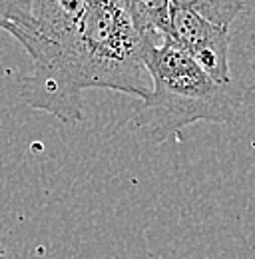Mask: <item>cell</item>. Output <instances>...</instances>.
I'll return each mask as SVG.
<instances>
[{"instance_id": "1", "label": "cell", "mask_w": 255, "mask_h": 259, "mask_svg": "<svg viewBox=\"0 0 255 259\" xmlns=\"http://www.w3.org/2000/svg\"><path fill=\"white\" fill-rule=\"evenodd\" d=\"M20 44L32 58L20 96L64 124L82 120V92L88 88L124 92L142 102L152 92L144 40L108 0H88L78 16L36 18Z\"/></svg>"}, {"instance_id": "2", "label": "cell", "mask_w": 255, "mask_h": 259, "mask_svg": "<svg viewBox=\"0 0 255 259\" xmlns=\"http://www.w3.org/2000/svg\"><path fill=\"white\" fill-rule=\"evenodd\" d=\"M144 60L152 80V92L134 120L150 130L158 142L178 138L195 122L229 124L235 118V102L229 86L211 80L172 40L144 42Z\"/></svg>"}, {"instance_id": "3", "label": "cell", "mask_w": 255, "mask_h": 259, "mask_svg": "<svg viewBox=\"0 0 255 259\" xmlns=\"http://www.w3.org/2000/svg\"><path fill=\"white\" fill-rule=\"evenodd\" d=\"M169 36L211 80L222 86L231 84L229 28L218 26L188 10L172 8Z\"/></svg>"}, {"instance_id": "4", "label": "cell", "mask_w": 255, "mask_h": 259, "mask_svg": "<svg viewBox=\"0 0 255 259\" xmlns=\"http://www.w3.org/2000/svg\"><path fill=\"white\" fill-rule=\"evenodd\" d=\"M120 8L144 42L159 44L169 36V0H108Z\"/></svg>"}, {"instance_id": "5", "label": "cell", "mask_w": 255, "mask_h": 259, "mask_svg": "<svg viewBox=\"0 0 255 259\" xmlns=\"http://www.w3.org/2000/svg\"><path fill=\"white\" fill-rule=\"evenodd\" d=\"M169 6L193 12L218 26L229 28L231 22L243 12L245 0H169Z\"/></svg>"}, {"instance_id": "6", "label": "cell", "mask_w": 255, "mask_h": 259, "mask_svg": "<svg viewBox=\"0 0 255 259\" xmlns=\"http://www.w3.org/2000/svg\"><path fill=\"white\" fill-rule=\"evenodd\" d=\"M32 26L30 0H0V30L20 40Z\"/></svg>"}, {"instance_id": "7", "label": "cell", "mask_w": 255, "mask_h": 259, "mask_svg": "<svg viewBox=\"0 0 255 259\" xmlns=\"http://www.w3.org/2000/svg\"><path fill=\"white\" fill-rule=\"evenodd\" d=\"M4 253H6V249H4V245H0V257H2Z\"/></svg>"}]
</instances>
